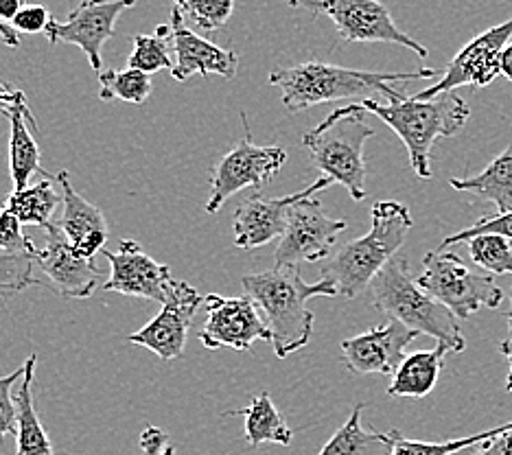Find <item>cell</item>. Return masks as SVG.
Returning <instances> with one entry per match:
<instances>
[{"label":"cell","mask_w":512,"mask_h":455,"mask_svg":"<svg viewBox=\"0 0 512 455\" xmlns=\"http://www.w3.org/2000/svg\"><path fill=\"white\" fill-rule=\"evenodd\" d=\"M241 287L267 315L278 359H285L309 344L316 315L307 302L311 298H337L333 283L320 278L311 285L294 265H274L267 272L243 276Z\"/></svg>","instance_id":"obj_1"},{"label":"cell","mask_w":512,"mask_h":455,"mask_svg":"<svg viewBox=\"0 0 512 455\" xmlns=\"http://www.w3.org/2000/svg\"><path fill=\"white\" fill-rule=\"evenodd\" d=\"M416 283L442 302L458 320H469L484 307L497 309L504 300L493 274L471 270L460 254L447 248L425 254L423 274L416 278Z\"/></svg>","instance_id":"obj_7"},{"label":"cell","mask_w":512,"mask_h":455,"mask_svg":"<svg viewBox=\"0 0 512 455\" xmlns=\"http://www.w3.org/2000/svg\"><path fill=\"white\" fill-rule=\"evenodd\" d=\"M136 5V0H81L68 14L66 22L51 18L46 27V38L55 44H75L86 53L92 70L101 73L103 60L101 51L114 35V25L125 9Z\"/></svg>","instance_id":"obj_13"},{"label":"cell","mask_w":512,"mask_h":455,"mask_svg":"<svg viewBox=\"0 0 512 455\" xmlns=\"http://www.w3.org/2000/svg\"><path fill=\"white\" fill-rule=\"evenodd\" d=\"M132 55L127 60V68L143 70L147 75L160 73V70H173L171 62V38L165 35H143L136 33L132 38Z\"/></svg>","instance_id":"obj_32"},{"label":"cell","mask_w":512,"mask_h":455,"mask_svg":"<svg viewBox=\"0 0 512 455\" xmlns=\"http://www.w3.org/2000/svg\"><path fill=\"white\" fill-rule=\"evenodd\" d=\"M370 300L375 309L388 315L390 320H397L421 335L434 337V340L447 344L453 353H462L467 348L460 320L416 283L403 256H394L372 278Z\"/></svg>","instance_id":"obj_5"},{"label":"cell","mask_w":512,"mask_h":455,"mask_svg":"<svg viewBox=\"0 0 512 455\" xmlns=\"http://www.w3.org/2000/svg\"><path fill=\"white\" fill-rule=\"evenodd\" d=\"M9 119V173L14 182V191H22L29 186L33 173H40L49 178L40 167V147L38 140L33 138L31 127L36 130V116L31 114L27 97L22 95L18 103L7 114Z\"/></svg>","instance_id":"obj_21"},{"label":"cell","mask_w":512,"mask_h":455,"mask_svg":"<svg viewBox=\"0 0 512 455\" xmlns=\"http://www.w3.org/2000/svg\"><path fill=\"white\" fill-rule=\"evenodd\" d=\"M362 412L364 403H357L346 423L335 431L318 455H392L397 429L388 431V434L364 431Z\"/></svg>","instance_id":"obj_26"},{"label":"cell","mask_w":512,"mask_h":455,"mask_svg":"<svg viewBox=\"0 0 512 455\" xmlns=\"http://www.w3.org/2000/svg\"><path fill=\"white\" fill-rule=\"evenodd\" d=\"M46 230V245L36 250V265L49 280V285L62 298H90L101 280V270L95 259H86L75 245L66 239L60 226L53 224Z\"/></svg>","instance_id":"obj_17"},{"label":"cell","mask_w":512,"mask_h":455,"mask_svg":"<svg viewBox=\"0 0 512 455\" xmlns=\"http://www.w3.org/2000/svg\"><path fill=\"white\" fill-rule=\"evenodd\" d=\"M51 14L49 9L42 5H25L22 7L16 18L11 20V27H14L18 33H42L46 31L51 22Z\"/></svg>","instance_id":"obj_37"},{"label":"cell","mask_w":512,"mask_h":455,"mask_svg":"<svg viewBox=\"0 0 512 455\" xmlns=\"http://www.w3.org/2000/svg\"><path fill=\"white\" fill-rule=\"evenodd\" d=\"M171 46L176 51V66L171 77L176 81H186L193 75H219L232 79L239 70V53L221 49V46L204 40L202 35L184 27L182 11L173 5L171 9Z\"/></svg>","instance_id":"obj_19"},{"label":"cell","mask_w":512,"mask_h":455,"mask_svg":"<svg viewBox=\"0 0 512 455\" xmlns=\"http://www.w3.org/2000/svg\"><path fill=\"white\" fill-rule=\"evenodd\" d=\"M204 302L200 291L184 280H173L167 300L154 320L147 322L141 331L127 337V342L145 346L162 361L178 359L184 353L186 337L193 324L197 309Z\"/></svg>","instance_id":"obj_14"},{"label":"cell","mask_w":512,"mask_h":455,"mask_svg":"<svg viewBox=\"0 0 512 455\" xmlns=\"http://www.w3.org/2000/svg\"><path fill=\"white\" fill-rule=\"evenodd\" d=\"M22 95H25V92L14 90L11 86H7V84H3V81H0V114L7 116Z\"/></svg>","instance_id":"obj_40"},{"label":"cell","mask_w":512,"mask_h":455,"mask_svg":"<svg viewBox=\"0 0 512 455\" xmlns=\"http://www.w3.org/2000/svg\"><path fill=\"white\" fill-rule=\"evenodd\" d=\"M0 40H3V44H7L9 49H18L20 46L18 31L11 25H7V22H0Z\"/></svg>","instance_id":"obj_42"},{"label":"cell","mask_w":512,"mask_h":455,"mask_svg":"<svg viewBox=\"0 0 512 455\" xmlns=\"http://www.w3.org/2000/svg\"><path fill=\"white\" fill-rule=\"evenodd\" d=\"M289 7L307 9L313 16L327 14L344 42H388L416 53L429 55L427 46L403 33L381 0H287Z\"/></svg>","instance_id":"obj_9"},{"label":"cell","mask_w":512,"mask_h":455,"mask_svg":"<svg viewBox=\"0 0 512 455\" xmlns=\"http://www.w3.org/2000/svg\"><path fill=\"white\" fill-rule=\"evenodd\" d=\"M138 447L141 455H176V445H171L167 431L154 425L143 429V434L138 436Z\"/></svg>","instance_id":"obj_38"},{"label":"cell","mask_w":512,"mask_h":455,"mask_svg":"<svg viewBox=\"0 0 512 455\" xmlns=\"http://www.w3.org/2000/svg\"><path fill=\"white\" fill-rule=\"evenodd\" d=\"M22 221L11 210L0 204V250L3 252H33L31 239L22 232Z\"/></svg>","instance_id":"obj_36"},{"label":"cell","mask_w":512,"mask_h":455,"mask_svg":"<svg viewBox=\"0 0 512 455\" xmlns=\"http://www.w3.org/2000/svg\"><path fill=\"white\" fill-rule=\"evenodd\" d=\"M173 5L202 31L221 29L235 11V0H173Z\"/></svg>","instance_id":"obj_33"},{"label":"cell","mask_w":512,"mask_h":455,"mask_svg":"<svg viewBox=\"0 0 512 455\" xmlns=\"http://www.w3.org/2000/svg\"><path fill=\"white\" fill-rule=\"evenodd\" d=\"M57 182L62 189V202L64 213L57 226L71 241L77 252L86 259H95L99 252H103V245L108 241V224L101 210L90 204L86 197H81L68 178V171L57 173Z\"/></svg>","instance_id":"obj_20"},{"label":"cell","mask_w":512,"mask_h":455,"mask_svg":"<svg viewBox=\"0 0 512 455\" xmlns=\"http://www.w3.org/2000/svg\"><path fill=\"white\" fill-rule=\"evenodd\" d=\"M449 186L458 193H471L491 202L497 213H508L512 210V145L495 156L484 171L469 178H451Z\"/></svg>","instance_id":"obj_24"},{"label":"cell","mask_w":512,"mask_h":455,"mask_svg":"<svg viewBox=\"0 0 512 455\" xmlns=\"http://www.w3.org/2000/svg\"><path fill=\"white\" fill-rule=\"evenodd\" d=\"M60 202L62 195L53 189V182L49 178H44L38 184L11 193L5 206L22 221V224L38 226L44 230L53 224V213L55 208L60 206Z\"/></svg>","instance_id":"obj_27"},{"label":"cell","mask_w":512,"mask_h":455,"mask_svg":"<svg viewBox=\"0 0 512 455\" xmlns=\"http://www.w3.org/2000/svg\"><path fill=\"white\" fill-rule=\"evenodd\" d=\"M512 239L502 235H477L469 239L471 261L493 276L512 274Z\"/></svg>","instance_id":"obj_30"},{"label":"cell","mask_w":512,"mask_h":455,"mask_svg":"<svg viewBox=\"0 0 512 455\" xmlns=\"http://www.w3.org/2000/svg\"><path fill=\"white\" fill-rule=\"evenodd\" d=\"M243 130L246 138L232 147L221 158L211 173V197L206 202V213H219L232 195L243 189H263L267 182L274 180V175L283 169L287 162V151L283 147H259L252 143V132L248 123V114L241 112Z\"/></svg>","instance_id":"obj_8"},{"label":"cell","mask_w":512,"mask_h":455,"mask_svg":"<svg viewBox=\"0 0 512 455\" xmlns=\"http://www.w3.org/2000/svg\"><path fill=\"white\" fill-rule=\"evenodd\" d=\"M502 75L512 81V42L506 44V49L502 53Z\"/></svg>","instance_id":"obj_44"},{"label":"cell","mask_w":512,"mask_h":455,"mask_svg":"<svg viewBox=\"0 0 512 455\" xmlns=\"http://www.w3.org/2000/svg\"><path fill=\"white\" fill-rule=\"evenodd\" d=\"M512 38V18L497 27L475 35V38L458 51V55L447 64L442 79L432 88L416 92L414 99H434L440 92L456 90L462 86L486 88L491 81L502 75V53Z\"/></svg>","instance_id":"obj_11"},{"label":"cell","mask_w":512,"mask_h":455,"mask_svg":"<svg viewBox=\"0 0 512 455\" xmlns=\"http://www.w3.org/2000/svg\"><path fill=\"white\" fill-rule=\"evenodd\" d=\"M364 114L355 103L333 110L318 127L302 136V145L309 149L313 167L324 178L342 184L355 202L366 197V160L364 145L375 136Z\"/></svg>","instance_id":"obj_6"},{"label":"cell","mask_w":512,"mask_h":455,"mask_svg":"<svg viewBox=\"0 0 512 455\" xmlns=\"http://www.w3.org/2000/svg\"><path fill=\"white\" fill-rule=\"evenodd\" d=\"M333 180L322 178L311 182L307 189L298 193L285 195V197H265V195H250L246 202H243L235 217H232V230H235V245L241 250H256L263 248L274 239H281V235L287 228L289 215H292V208L305 200V197H313L316 193L324 191L331 186Z\"/></svg>","instance_id":"obj_15"},{"label":"cell","mask_w":512,"mask_h":455,"mask_svg":"<svg viewBox=\"0 0 512 455\" xmlns=\"http://www.w3.org/2000/svg\"><path fill=\"white\" fill-rule=\"evenodd\" d=\"M477 235H502V237L512 239V210H508V213H497L495 217H484L477 221V224L456 232V235H451L442 241V248H449V245L469 241Z\"/></svg>","instance_id":"obj_35"},{"label":"cell","mask_w":512,"mask_h":455,"mask_svg":"<svg viewBox=\"0 0 512 455\" xmlns=\"http://www.w3.org/2000/svg\"><path fill=\"white\" fill-rule=\"evenodd\" d=\"M22 9V0H0V22H11Z\"/></svg>","instance_id":"obj_41"},{"label":"cell","mask_w":512,"mask_h":455,"mask_svg":"<svg viewBox=\"0 0 512 455\" xmlns=\"http://www.w3.org/2000/svg\"><path fill=\"white\" fill-rule=\"evenodd\" d=\"M228 416H243V434H246V442L256 449L263 442H274V445H292L294 431L285 423L283 414L276 410L270 392L256 394L248 407L237 412H228Z\"/></svg>","instance_id":"obj_25"},{"label":"cell","mask_w":512,"mask_h":455,"mask_svg":"<svg viewBox=\"0 0 512 455\" xmlns=\"http://www.w3.org/2000/svg\"><path fill=\"white\" fill-rule=\"evenodd\" d=\"M36 364L38 357L33 353L25 361V377L20 381L16 392V455H55L51 438L46 434L42 420L38 416L36 403H33V381H36Z\"/></svg>","instance_id":"obj_23"},{"label":"cell","mask_w":512,"mask_h":455,"mask_svg":"<svg viewBox=\"0 0 512 455\" xmlns=\"http://www.w3.org/2000/svg\"><path fill=\"white\" fill-rule=\"evenodd\" d=\"M25 364L7 377H0V440L5 436H16L18 420H16V396L14 385L25 377Z\"/></svg>","instance_id":"obj_34"},{"label":"cell","mask_w":512,"mask_h":455,"mask_svg":"<svg viewBox=\"0 0 512 455\" xmlns=\"http://www.w3.org/2000/svg\"><path fill=\"white\" fill-rule=\"evenodd\" d=\"M33 252H3L0 250V298H11L31 285H40L33 274L36 267Z\"/></svg>","instance_id":"obj_31"},{"label":"cell","mask_w":512,"mask_h":455,"mask_svg":"<svg viewBox=\"0 0 512 455\" xmlns=\"http://www.w3.org/2000/svg\"><path fill=\"white\" fill-rule=\"evenodd\" d=\"M204 305L206 320L197 337L208 350L232 348L243 353L256 340L272 342L270 326L261 320L259 307L248 294L239 298L208 294L204 296Z\"/></svg>","instance_id":"obj_12"},{"label":"cell","mask_w":512,"mask_h":455,"mask_svg":"<svg viewBox=\"0 0 512 455\" xmlns=\"http://www.w3.org/2000/svg\"><path fill=\"white\" fill-rule=\"evenodd\" d=\"M449 346L438 342L432 350H418V353L405 355V359L394 370L388 385V396H405V399H425L436 388L440 379Z\"/></svg>","instance_id":"obj_22"},{"label":"cell","mask_w":512,"mask_h":455,"mask_svg":"<svg viewBox=\"0 0 512 455\" xmlns=\"http://www.w3.org/2000/svg\"><path fill=\"white\" fill-rule=\"evenodd\" d=\"M456 455H512V429L504 431L502 436L486 440L482 445L464 449Z\"/></svg>","instance_id":"obj_39"},{"label":"cell","mask_w":512,"mask_h":455,"mask_svg":"<svg viewBox=\"0 0 512 455\" xmlns=\"http://www.w3.org/2000/svg\"><path fill=\"white\" fill-rule=\"evenodd\" d=\"M440 75L436 68H421L414 73H370V70L344 68L324 62H305L292 68H276L270 73V84L281 90L283 105L289 112L309 110L313 105L383 95L388 101H399L405 95L394 90L399 81L432 79Z\"/></svg>","instance_id":"obj_2"},{"label":"cell","mask_w":512,"mask_h":455,"mask_svg":"<svg viewBox=\"0 0 512 455\" xmlns=\"http://www.w3.org/2000/svg\"><path fill=\"white\" fill-rule=\"evenodd\" d=\"M512 429V420H508L506 425H499L495 429L482 431V434L467 436V438H458V440H445V442H421V440H410L405 438L401 431L394 434V451L392 455H456L464 449L482 445V442L502 436L504 431Z\"/></svg>","instance_id":"obj_29"},{"label":"cell","mask_w":512,"mask_h":455,"mask_svg":"<svg viewBox=\"0 0 512 455\" xmlns=\"http://www.w3.org/2000/svg\"><path fill=\"white\" fill-rule=\"evenodd\" d=\"M151 95V79L143 70H101L99 73V99H121L125 103L143 105Z\"/></svg>","instance_id":"obj_28"},{"label":"cell","mask_w":512,"mask_h":455,"mask_svg":"<svg viewBox=\"0 0 512 455\" xmlns=\"http://www.w3.org/2000/svg\"><path fill=\"white\" fill-rule=\"evenodd\" d=\"M103 256L110 261V278L103 283V289L132 298L156 300L160 305L167 300L173 285L171 270L143 252L141 243L123 239L119 250H103Z\"/></svg>","instance_id":"obj_16"},{"label":"cell","mask_w":512,"mask_h":455,"mask_svg":"<svg viewBox=\"0 0 512 455\" xmlns=\"http://www.w3.org/2000/svg\"><path fill=\"white\" fill-rule=\"evenodd\" d=\"M418 335L421 333L407 329L397 320H390L344 340L342 359L353 375H394V370L405 359V348Z\"/></svg>","instance_id":"obj_18"},{"label":"cell","mask_w":512,"mask_h":455,"mask_svg":"<svg viewBox=\"0 0 512 455\" xmlns=\"http://www.w3.org/2000/svg\"><path fill=\"white\" fill-rule=\"evenodd\" d=\"M362 112L379 116L390 130L397 134L410 156V165L421 180L432 178V147L438 138H451L467 125L471 108L456 90L440 92L434 99L418 101L403 97L399 101L379 103L375 99H362L355 103Z\"/></svg>","instance_id":"obj_3"},{"label":"cell","mask_w":512,"mask_h":455,"mask_svg":"<svg viewBox=\"0 0 512 455\" xmlns=\"http://www.w3.org/2000/svg\"><path fill=\"white\" fill-rule=\"evenodd\" d=\"M412 226L414 221L405 204L394 200L377 202L370 210V230L364 237L342 245L324 263L320 278L335 285L337 298H357L397 256Z\"/></svg>","instance_id":"obj_4"},{"label":"cell","mask_w":512,"mask_h":455,"mask_svg":"<svg viewBox=\"0 0 512 455\" xmlns=\"http://www.w3.org/2000/svg\"><path fill=\"white\" fill-rule=\"evenodd\" d=\"M502 355L506 357L508 361V377H506V392L512 394V333L508 340L502 342Z\"/></svg>","instance_id":"obj_43"},{"label":"cell","mask_w":512,"mask_h":455,"mask_svg":"<svg viewBox=\"0 0 512 455\" xmlns=\"http://www.w3.org/2000/svg\"><path fill=\"white\" fill-rule=\"evenodd\" d=\"M346 230V221L333 219L322 210L313 197L300 200L289 215L287 228L278 239L274 261L276 265H302L327 261L337 235Z\"/></svg>","instance_id":"obj_10"},{"label":"cell","mask_w":512,"mask_h":455,"mask_svg":"<svg viewBox=\"0 0 512 455\" xmlns=\"http://www.w3.org/2000/svg\"><path fill=\"white\" fill-rule=\"evenodd\" d=\"M508 326H510V333H512V289H510V311H508Z\"/></svg>","instance_id":"obj_45"}]
</instances>
